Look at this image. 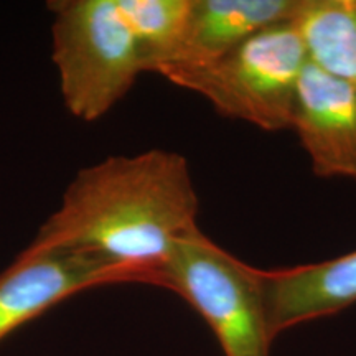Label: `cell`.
Returning a JSON list of instances; mask_svg holds the SVG:
<instances>
[{
    "mask_svg": "<svg viewBox=\"0 0 356 356\" xmlns=\"http://www.w3.org/2000/svg\"><path fill=\"white\" fill-rule=\"evenodd\" d=\"M274 337L356 304V251L287 269L262 270Z\"/></svg>",
    "mask_w": 356,
    "mask_h": 356,
    "instance_id": "8",
    "label": "cell"
},
{
    "mask_svg": "<svg viewBox=\"0 0 356 356\" xmlns=\"http://www.w3.org/2000/svg\"><path fill=\"white\" fill-rule=\"evenodd\" d=\"M296 22L312 63L356 91V0H304Z\"/></svg>",
    "mask_w": 356,
    "mask_h": 356,
    "instance_id": "9",
    "label": "cell"
},
{
    "mask_svg": "<svg viewBox=\"0 0 356 356\" xmlns=\"http://www.w3.org/2000/svg\"><path fill=\"white\" fill-rule=\"evenodd\" d=\"M145 53L147 70L157 73L180 43L191 0H119Z\"/></svg>",
    "mask_w": 356,
    "mask_h": 356,
    "instance_id": "10",
    "label": "cell"
},
{
    "mask_svg": "<svg viewBox=\"0 0 356 356\" xmlns=\"http://www.w3.org/2000/svg\"><path fill=\"white\" fill-rule=\"evenodd\" d=\"M115 284L131 282L122 270L89 252L29 244L0 270V341L60 302Z\"/></svg>",
    "mask_w": 356,
    "mask_h": 356,
    "instance_id": "5",
    "label": "cell"
},
{
    "mask_svg": "<svg viewBox=\"0 0 356 356\" xmlns=\"http://www.w3.org/2000/svg\"><path fill=\"white\" fill-rule=\"evenodd\" d=\"M48 10L63 104L76 119L97 121L149 73L145 53L119 0H53Z\"/></svg>",
    "mask_w": 356,
    "mask_h": 356,
    "instance_id": "2",
    "label": "cell"
},
{
    "mask_svg": "<svg viewBox=\"0 0 356 356\" xmlns=\"http://www.w3.org/2000/svg\"><path fill=\"white\" fill-rule=\"evenodd\" d=\"M155 286L175 292L193 307L225 356H270L275 337L262 269L218 246L200 228L177 243Z\"/></svg>",
    "mask_w": 356,
    "mask_h": 356,
    "instance_id": "4",
    "label": "cell"
},
{
    "mask_svg": "<svg viewBox=\"0 0 356 356\" xmlns=\"http://www.w3.org/2000/svg\"><path fill=\"white\" fill-rule=\"evenodd\" d=\"M307 63L309 53L293 19L267 26L210 65L163 78L203 96L221 115L277 132L291 129Z\"/></svg>",
    "mask_w": 356,
    "mask_h": 356,
    "instance_id": "3",
    "label": "cell"
},
{
    "mask_svg": "<svg viewBox=\"0 0 356 356\" xmlns=\"http://www.w3.org/2000/svg\"><path fill=\"white\" fill-rule=\"evenodd\" d=\"M291 129L315 175L356 181V91L310 60L297 86Z\"/></svg>",
    "mask_w": 356,
    "mask_h": 356,
    "instance_id": "6",
    "label": "cell"
},
{
    "mask_svg": "<svg viewBox=\"0 0 356 356\" xmlns=\"http://www.w3.org/2000/svg\"><path fill=\"white\" fill-rule=\"evenodd\" d=\"M200 200L181 154L152 149L81 168L33 248H68L118 267L131 284L155 286L181 238L198 226Z\"/></svg>",
    "mask_w": 356,
    "mask_h": 356,
    "instance_id": "1",
    "label": "cell"
},
{
    "mask_svg": "<svg viewBox=\"0 0 356 356\" xmlns=\"http://www.w3.org/2000/svg\"><path fill=\"white\" fill-rule=\"evenodd\" d=\"M304 0H191L180 43L157 74L220 60L267 26L293 20Z\"/></svg>",
    "mask_w": 356,
    "mask_h": 356,
    "instance_id": "7",
    "label": "cell"
}]
</instances>
